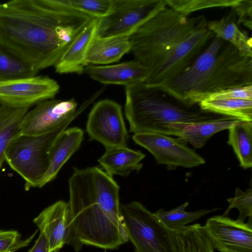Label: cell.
I'll use <instances>...</instances> for the list:
<instances>
[{
    "instance_id": "cell-3",
    "label": "cell",
    "mask_w": 252,
    "mask_h": 252,
    "mask_svg": "<svg viewBox=\"0 0 252 252\" xmlns=\"http://www.w3.org/2000/svg\"><path fill=\"white\" fill-rule=\"evenodd\" d=\"M207 23L204 16L189 18L161 0L155 11L129 36L130 51L148 69L146 80L158 70L174 46L206 27Z\"/></svg>"
},
{
    "instance_id": "cell-5",
    "label": "cell",
    "mask_w": 252,
    "mask_h": 252,
    "mask_svg": "<svg viewBox=\"0 0 252 252\" xmlns=\"http://www.w3.org/2000/svg\"><path fill=\"white\" fill-rule=\"evenodd\" d=\"M70 123L43 135L19 134L9 143L4 153L5 161L24 180L25 190L40 188L50 166L53 144Z\"/></svg>"
},
{
    "instance_id": "cell-34",
    "label": "cell",
    "mask_w": 252,
    "mask_h": 252,
    "mask_svg": "<svg viewBox=\"0 0 252 252\" xmlns=\"http://www.w3.org/2000/svg\"><path fill=\"white\" fill-rule=\"evenodd\" d=\"M28 252H49L48 241L43 233H40L33 246Z\"/></svg>"
},
{
    "instance_id": "cell-32",
    "label": "cell",
    "mask_w": 252,
    "mask_h": 252,
    "mask_svg": "<svg viewBox=\"0 0 252 252\" xmlns=\"http://www.w3.org/2000/svg\"><path fill=\"white\" fill-rule=\"evenodd\" d=\"M220 99L252 100V85L224 90L211 95L207 99Z\"/></svg>"
},
{
    "instance_id": "cell-15",
    "label": "cell",
    "mask_w": 252,
    "mask_h": 252,
    "mask_svg": "<svg viewBox=\"0 0 252 252\" xmlns=\"http://www.w3.org/2000/svg\"><path fill=\"white\" fill-rule=\"evenodd\" d=\"M84 72L101 83L125 87L144 83L148 75L147 68L136 60L110 65H88Z\"/></svg>"
},
{
    "instance_id": "cell-24",
    "label": "cell",
    "mask_w": 252,
    "mask_h": 252,
    "mask_svg": "<svg viewBox=\"0 0 252 252\" xmlns=\"http://www.w3.org/2000/svg\"><path fill=\"white\" fill-rule=\"evenodd\" d=\"M201 109L243 121L252 122V100L239 99H206L198 104Z\"/></svg>"
},
{
    "instance_id": "cell-9",
    "label": "cell",
    "mask_w": 252,
    "mask_h": 252,
    "mask_svg": "<svg viewBox=\"0 0 252 252\" xmlns=\"http://www.w3.org/2000/svg\"><path fill=\"white\" fill-rule=\"evenodd\" d=\"M86 131L91 140L105 148L127 147L128 134L122 106L113 100L102 99L94 105L88 116Z\"/></svg>"
},
{
    "instance_id": "cell-8",
    "label": "cell",
    "mask_w": 252,
    "mask_h": 252,
    "mask_svg": "<svg viewBox=\"0 0 252 252\" xmlns=\"http://www.w3.org/2000/svg\"><path fill=\"white\" fill-rule=\"evenodd\" d=\"M132 139L136 144L149 151L158 164L166 165L168 170L179 166L191 168L205 163L204 158L188 147L187 142L180 137L149 132L134 134Z\"/></svg>"
},
{
    "instance_id": "cell-27",
    "label": "cell",
    "mask_w": 252,
    "mask_h": 252,
    "mask_svg": "<svg viewBox=\"0 0 252 252\" xmlns=\"http://www.w3.org/2000/svg\"><path fill=\"white\" fill-rule=\"evenodd\" d=\"M39 72L0 47V82L36 76Z\"/></svg>"
},
{
    "instance_id": "cell-20",
    "label": "cell",
    "mask_w": 252,
    "mask_h": 252,
    "mask_svg": "<svg viewBox=\"0 0 252 252\" xmlns=\"http://www.w3.org/2000/svg\"><path fill=\"white\" fill-rule=\"evenodd\" d=\"M145 157L141 151L127 147H111L105 148L97 161L108 174L126 177L133 171L141 170L143 164L140 161Z\"/></svg>"
},
{
    "instance_id": "cell-22",
    "label": "cell",
    "mask_w": 252,
    "mask_h": 252,
    "mask_svg": "<svg viewBox=\"0 0 252 252\" xmlns=\"http://www.w3.org/2000/svg\"><path fill=\"white\" fill-rule=\"evenodd\" d=\"M30 107H15L0 100V170L10 141L19 134L21 122Z\"/></svg>"
},
{
    "instance_id": "cell-7",
    "label": "cell",
    "mask_w": 252,
    "mask_h": 252,
    "mask_svg": "<svg viewBox=\"0 0 252 252\" xmlns=\"http://www.w3.org/2000/svg\"><path fill=\"white\" fill-rule=\"evenodd\" d=\"M161 0H111L108 14L98 18L96 36L130 35L157 9Z\"/></svg>"
},
{
    "instance_id": "cell-10",
    "label": "cell",
    "mask_w": 252,
    "mask_h": 252,
    "mask_svg": "<svg viewBox=\"0 0 252 252\" xmlns=\"http://www.w3.org/2000/svg\"><path fill=\"white\" fill-rule=\"evenodd\" d=\"M214 35L207 26L179 42L167 53L158 70L144 83L155 88L176 77L193 62Z\"/></svg>"
},
{
    "instance_id": "cell-30",
    "label": "cell",
    "mask_w": 252,
    "mask_h": 252,
    "mask_svg": "<svg viewBox=\"0 0 252 252\" xmlns=\"http://www.w3.org/2000/svg\"><path fill=\"white\" fill-rule=\"evenodd\" d=\"M229 206L223 213V216L228 215L231 209L236 208L239 211L237 220L244 221L247 217L252 220V187L243 191L237 188L234 197L228 198Z\"/></svg>"
},
{
    "instance_id": "cell-16",
    "label": "cell",
    "mask_w": 252,
    "mask_h": 252,
    "mask_svg": "<svg viewBox=\"0 0 252 252\" xmlns=\"http://www.w3.org/2000/svg\"><path fill=\"white\" fill-rule=\"evenodd\" d=\"M244 122L223 115L215 119L191 124H177L171 127L170 135L177 136L196 149L202 148L215 133Z\"/></svg>"
},
{
    "instance_id": "cell-14",
    "label": "cell",
    "mask_w": 252,
    "mask_h": 252,
    "mask_svg": "<svg viewBox=\"0 0 252 252\" xmlns=\"http://www.w3.org/2000/svg\"><path fill=\"white\" fill-rule=\"evenodd\" d=\"M46 238L49 252H59L69 244V212L67 203L58 201L45 208L33 220Z\"/></svg>"
},
{
    "instance_id": "cell-1",
    "label": "cell",
    "mask_w": 252,
    "mask_h": 252,
    "mask_svg": "<svg viewBox=\"0 0 252 252\" xmlns=\"http://www.w3.org/2000/svg\"><path fill=\"white\" fill-rule=\"evenodd\" d=\"M94 17L54 0L0 3V47L38 72L54 65Z\"/></svg>"
},
{
    "instance_id": "cell-19",
    "label": "cell",
    "mask_w": 252,
    "mask_h": 252,
    "mask_svg": "<svg viewBox=\"0 0 252 252\" xmlns=\"http://www.w3.org/2000/svg\"><path fill=\"white\" fill-rule=\"evenodd\" d=\"M130 35L93 38L88 50V63L106 64L120 61L126 53L130 51Z\"/></svg>"
},
{
    "instance_id": "cell-31",
    "label": "cell",
    "mask_w": 252,
    "mask_h": 252,
    "mask_svg": "<svg viewBox=\"0 0 252 252\" xmlns=\"http://www.w3.org/2000/svg\"><path fill=\"white\" fill-rule=\"evenodd\" d=\"M37 230L25 240H20V234L16 230H0V252H14L29 245Z\"/></svg>"
},
{
    "instance_id": "cell-23",
    "label": "cell",
    "mask_w": 252,
    "mask_h": 252,
    "mask_svg": "<svg viewBox=\"0 0 252 252\" xmlns=\"http://www.w3.org/2000/svg\"><path fill=\"white\" fill-rule=\"evenodd\" d=\"M227 143L232 147L244 169L252 167V122H244L228 129Z\"/></svg>"
},
{
    "instance_id": "cell-29",
    "label": "cell",
    "mask_w": 252,
    "mask_h": 252,
    "mask_svg": "<svg viewBox=\"0 0 252 252\" xmlns=\"http://www.w3.org/2000/svg\"><path fill=\"white\" fill-rule=\"evenodd\" d=\"M241 0H165L167 5L187 16L203 9L217 7H231Z\"/></svg>"
},
{
    "instance_id": "cell-17",
    "label": "cell",
    "mask_w": 252,
    "mask_h": 252,
    "mask_svg": "<svg viewBox=\"0 0 252 252\" xmlns=\"http://www.w3.org/2000/svg\"><path fill=\"white\" fill-rule=\"evenodd\" d=\"M98 21V18H94L70 44L55 65L57 73L81 74L84 72L88 65L87 52L95 35Z\"/></svg>"
},
{
    "instance_id": "cell-12",
    "label": "cell",
    "mask_w": 252,
    "mask_h": 252,
    "mask_svg": "<svg viewBox=\"0 0 252 252\" xmlns=\"http://www.w3.org/2000/svg\"><path fill=\"white\" fill-rule=\"evenodd\" d=\"M201 229L220 252H252V220L246 223L217 215L209 218Z\"/></svg>"
},
{
    "instance_id": "cell-6",
    "label": "cell",
    "mask_w": 252,
    "mask_h": 252,
    "mask_svg": "<svg viewBox=\"0 0 252 252\" xmlns=\"http://www.w3.org/2000/svg\"><path fill=\"white\" fill-rule=\"evenodd\" d=\"M124 229L135 252H178L175 231L141 203L121 205Z\"/></svg>"
},
{
    "instance_id": "cell-13",
    "label": "cell",
    "mask_w": 252,
    "mask_h": 252,
    "mask_svg": "<svg viewBox=\"0 0 252 252\" xmlns=\"http://www.w3.org/2000/svg\"><path fill=\"white\" fill-rule=\"evenodd\" d=\"M59 89L58 83L47 76L23 78L0 82V100L15 107H31L53 98Z\"/></svg>"
},
{
    "instance_id": "cell-25",
    "label": "cell",
    "mask_w": 252,
    "mask_h": 252,
    "mask_svg": "<svg viewBox=\"0 0 252 252\" xmlns=\"http://www.w3.org/2000/svg\"><path fill=\"white\" fill-rule=\"evenodd\" d=\"M175 235L178 252H215L199 223L186 225L175 231Z\"/></svg>"
},
{
    "instance_id": "cell-26",
    "label": "cell",
    "mask_w": 252,
    "mask_h": 252,
    "mask_svg": "<svg viewBox=\"0 0 252 252\" xmlns=\"http://www.w3.org/2000/svg\"><path fill=\"white\" fill-rule=\"evenodd\" d=\"M189 204V203L186 202L169 211H164L161 208L154 213L166 227L176 231L184 227L189 223L221 209L220 208H215L210 210L201 209L187 212L186 208Z\"/></svg>"
},
{
    "instance_id": "cell-21",
    "label": "cell",
    "mask_w": 252,
    "mask_h": 252,
    "mask_svg": "<svg viewBox=\"0 0 252 252\" xmlns=\"http://www.w3.org/2000/svg\"><path fill=\"white\" fill-rule=\"evenodd\" d=\"M207 26L215 35L231 44L242 55L252 57V38L240 30L233 10L220 20L208 22Z\"/></svg>"
},
{
    "instance_id": "cell-33",
    "label": "cell",
    "mask_w": 252,
    "mask_h": 252,
    "mask_svg": "<svg viewBox=\"0 0 252 252\" xmlns=\"http://www.w3.org/2000/svg\"><path fill=\"white\" fill-rule=\"evenodd\" d=\"M238 20V26L242 24L250 30L252 27V1L251 0H241L240 2L232 7Z\"/></svg>"
},
{
    "instance_id": "cell-4",
    "label": "cell",
    "mask_w": 252,
    "mask_h": 252,
    "mask_svg": "<svg viewBox=\"0 0 252 252\" xmlns=\"http://www.w3.org/2000/svg\"><path fill=\"white\" fill-rule=\"evenodd\" d=\"M125 93V113L129 131L134 134L155 132L170 136L174 125L204 122L223 116L159 97L157 90L144 83L126 87Z\"/></svg>"
},
{
    "instance_id": "cell-35",
    "label": "cell",
    "mask_w": 252,
    "mask_h": 252,
    "mask_svg": "<svg viewBox=\"0 0 252 252\" xmlns=\"http://www.w3.org/2000/svg\"><path fill=\"white\" fill-rule=\"evenodd\" d=\"M104 252H107L106 251H105Z\"/></svg>"
},
{
    "instance_id": "cell-11",
    "label": "cell",
    "mask_w": 252,
    "mask_h": 252,
    "mask_svg": "<svg viewBox=\"0 0 252 252\" xmlns=\"http://www.w3.org/2000/svg\"><path fill=\"white\" fill-rule=\"evenodd\" d=\"M77 103L73 99L67 100H43L29 110L23 118L19 134L40 135L60 128L71 122L82 110L76 111Z\"/></svg>"
},
{
    "instance_id": "cell-28",
    "label": "cell",
    "mask_w": 252,
    "mask_h": 252,
    "mask_svg": "<svg viewBox=\"0 0 252 252\" xmlns=\"http://www.w3.org/2000/svg\"><path fill=\"white\" fill-rule=\"evenodd\" d=\"M64 8L91 15L102 18L109 13L111 0H54Z\"/></svg>"
},
{
    "instance_id": "cell-18",
    "label": "cell",
    "mask_w": 252,
    "mask_h": 252,
    "mask_svg": "<svg viewBox=\"0 0 252 252\" xmlns=\"http://www.w3.org/2000/svg\"><path fill=\"white\" fill-rule=\"evenodd\" d=\"M83 137V130L78 127L66 128L59 135L52 147L50 166L39 188L56 178L63 164L78 150Z\"/></svg>"
},
{
    "instance_id": "cell-2",
    "label": "cell",
    "mask_w": 252,
    "mask_h": 252,
    "mask_svg": "<svg viewBox=\"0 0 252 252\" xmlns=\"http://www.w3.org/2000/svg\"><path fill=\"white\" fill-rule=\"evenodd\" d=\"M251 85L252 57L242 55L231 44L215 35L183 72L160 86L149 88L192 107L215 93Z\"/></svg>"
}]
</instances>
